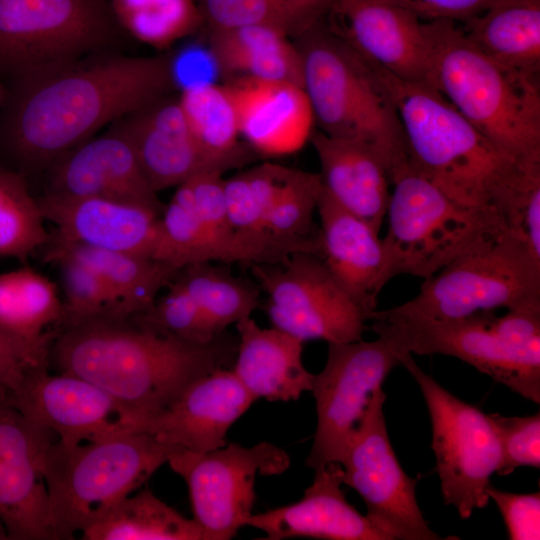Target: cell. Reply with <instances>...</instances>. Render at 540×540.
Instances as JSON below:
<instances>
[{
    "mask_svg": "<svg viewBox=\"0 0 540 540\" xmlns=\"http://www.w3.org/2000/svg\"><path fill=\"white\" fill-rule=\"evenodd\" d=\"M5 140L27 165L58 158L139 108L171 94L169 55L95 53L14 79Z\"/></svg>",
    "mask_w": 540,
    "mask_h": 540,
    "instance_id": "cell-1",
    "label": "cell"
},
{
    "mask_svg": "<svg viewBox=\"0 0 540 540\" xmlns=\"http://www.w3.org/2000/svg\"><path fill=\"white\" fill-rule=\"evenodd\" d=\"M238 338L222 332L189 342L137 319H99L71 326L53 340L49 360L60 373L86 379L142 420L171 404L192 382L233 366Z\"/></svg>",
    "mask_w": 540,
    "mask_h": 540,
    "instance_id": "cell-2",
    "label": "cell"
},
{
    "mask_svg": "<svg viewBox=\"0 0 540 540\" xmlns=\"http://www.w3.org/2000/svg\"><path fill=\"white\" fill-rule=\"evenodd\" d=\"M372 67L396 106L408 166L456 202L504 218L526 166L534 162L505 154L433 87Z\"/></svg>",
    "mask_w": 540,
    "mask_h": 540,
    "instance_id": "cell-3",
    "label": "cell"
},
{
    "mask_svg": "<svg viewBox=\"0 0 540 540\" xmlns=\"http://www.w3.org/2000/svg\"><path fill=\"white\" fill-rule=\"evenodd\" d=\"M424 26L430 86L505 154L522 164L540 161V77L493 61L453 21Z\"/></svg>",
    "mask_w": 540,
    "mask_h": 540,
    "instance_id": "cell-4",
    "label": "cell"
},
{
    "mask_svg": "<svg viewBox=\"0 0 540 540\" xmlns=\"http://www.w3.org/2000/svg\"><path fill=\"white\" fill-rule=\"evenodd\" d=\"M302 86L323 134L364 143L392 172L407 163L396 106L375 69L326 25L325 18L295 38Z\"/></svg>",
    "mask_w": 540,
    "mask_h": 540,
    "instance_id": "cell-5",
    "label": "cell"
},
{
    "mask_svg": "<svg viewBox=\"0 0 540 540\" xmlns=\"http://www.w3.org/2000/svg\"><path fill=\"white\" fill-rule=\"evenodd\" d=\"M371 329L394 353L456 357L524 398L540 403V308L482 311L435 320L370 315Z\"/></svg>",
    "mask_w": 540,
    "mask_h": 540,
    "instance_id": "cell-6",
    "label": "cell"
},
{
    "mask_svg": "<svg viewBox=\"0 0 540 540\" xmlns=\"http://www.w3.org/2000/svg\"><path fill=\"white\" fill-rule=\"evenodd\" d=\"M175 450L145 432L77 445L55 440L44 459L53 539L81 535L167 463Z\"/></svg>",
    "mask_w": 540,
    "mask_h": 540,
    "instance_id": "cell-7",
    "label": "cell"
},
{
    "mask_svg": "<svg viewBox=\"0 0 540 540\" xmlns=\"http://www.w3.org/2000/svg\"><path fill=\"white\" fill-rule=\"evenodd\" d=\"M391 186L383 238L389 279L399 274L426 279L509 231L498 212L456 202L407 163L392 172Z\"/></svg>",
    "mask_w": 540,
    "mask_h": 540,
    "instance_id": "cell-8",
    "label": "cell"
},
{
    "mask_svg": "<svg viewBox=\"0 0 540 540\" xmlns=\"http://www.w3.org/2000/svg\"><path fill=\"white\" fill-rule=\"evenodd\" d=\"M498 308H540V258L509 231L458 257L424 279L414 298L384 311L451 320Z\"/></svg>",
    "mask_w": 540,
    "mask_h": 540,
    "instance_id": "cell-9",
    "label": "cell"
},
{
    "mask_svg": "<svg viewBox=\"0 0 540 540\" xmlns=\"http://www.w3.org/2000/svg\"><path fill=\"white\" fill-rule=\"evenodd\" d=\"M116 24L103 0H0V72L14 80L105 52Z\"/></svg>",
    "mask_w": 540,
    "mask_h": 540,
    "instance_id": "cell-10",
    "label": "cell"
},
{
    "mask_svg": "<svg viewBox=\"0 0 540 540\" xmlns=\"http://www.w3.org/2000/svg\"><path fill=\"white\" fill-rule=\"evenodd\" d=\"M395 354L418 383L428 407L444 503L468 519L475 509L488 504L491 475L502 463V446L493 422L423 372L412 354Z\"/></svg>",
    "mask_w": 540,
    "mask_h": 540,
    "instance_id": "cell-11",
    "label": "cell"
},
{
    "mask_svg": "<svg viewBox=\"0 0 540 540\" xmlns=\"http://www.w3.org/2000/svg\"><path fill=\"white\" fill-rule=\"evenodd\" d=\"M272 327L301 341L362 339L369 315L341 288L322 259L298 251L275 263L251 264Z\"/></svg>",
    "mask_w": 540,
    "mask_h": 540,
    "instance_id": "cell-12",
    "label": "cell"
},
{
    "mask_svg": "<svg viewBox=\"0 0 540 540\" xmlns=\"http://www.w3.org/2000/svg\"><path fill=\"white\" fill-rule=\"evenodd\" d=\"M167 463L187 484L193 519L206 540H229L253 514L256 476L285 472L290 458L263 441L252 447L229 443L208 452L177 449Z\"/></svg>",
    "mask_w": 540,
    "mask_h": 540,
    "instance_id": "cell-13",
    "label": "cell"
},
{
    "mask_svg": "<svg viewBox=\"0 0 540 540\" xmlns=\"http://www.w3.org/2000/svg\"><path fill=\"white\" fill-rule=\"evenodd\" d=\"M399 364L396 354L379 337L328 343L325 366L312 383L317 427L307 466L317 470L329 463H342L373 394Z\"/></svg>",
    "mask_w": 540,
    "mask_h": 540,
    "instance_id": "cell-14",
    "label": "cell"
},
{
    "mask_svg": "<svg viewBox=\"0 0 540 540\" xmlns=\"http://www.w3.org/2000/svg\"><path fill=\"white\" fill-rule=\"evenodd\" d=\"M385 400L380 387L341 463L343 484L361 496L365 516L387 540H439L418 506L417 479L405 473L391 445L383 412Z\"/></svg>",
    "mask_w": 540,
    "mask_h": 540,
    "instance_id": "cell-15",
    "label": "cell"
},
{
    "mask_svg": "<svg viewBox=\"0 0 540 540\" xmlns=\"http://www.w3.org/2000/svg\"><path fill=\"white\" fill-rule=\"evenodd\" d=\"M48 367L35 370L4 399L65 445L136 432L131 415L109 394L81 377Z\"/></svg>",
    "mask_w": 540,
    "mask_h": 540,
    "instance_id": "cell-16",
    "label": "cell"
},
{
    "mask_svg": "<svg viewBox=\"0 0 540 540\" xmlns=\"http://www.w3.org/2000/svg\"><path fill=\"white\" fill-rule=\"evenodd\" d=\"M325 23L370 65L430 86V42L412 12L385 0H334Z\"/></svg>",
    "mask_w": 540,
    "mask_h": 540,
    "instance_id": "cell-17",
    "label": "cell"
},
{
    "mask_svg": "<svg viewBox=\"0 0 540 540\" xmlns=\"http://www.w3.org/2000/svg\"><path fill=\"white\" fill-rule=\"evenodd\" d=\"M55 440L0 398V519L9 539L54 540L44 459Z\"/></svg>",
    "mask_w": 540,
    "mask_h": 540,
    "instance_id": "cell-18",
    "label": "cell"
},
{
    "mask_svg": "<svg viewBox=\"0 0 540 540\" xmlns=\"http://www.w3.org/2000/svg\"><path fill=\"white\" fill-rule=\"evenodd\" d=\"M38 202L45 221L56 227L55 243L155 257L163 211L120 199L50 193Z\"/></svg>",
    "mask_w": 540,
    "mask_h": 540,
    "instance_id": "cell-19",
    "label": "cell"
},
{
    "mask_svg": "<svg viewBox=\"0 0 540 540\" xmlns=\"http://www.w3.org/2000/svg\"><path fill=\"white\" fill-rule=\"evenodd\" d=\"M256 399L232 369L192 382L171 404L140 422L137 432L177 449L208 452L225 446L226 434Z\"/></svg>",
    "mask_w": 540,
    "mask_h": 540,
    "instance_id": "cell-20",
    "label": "cell"
},
{
    "mask_svg": "<svg viewBox=\"0 0 540 540\" xmlns=\"http://www.w3.org/2000/svg\"><path fill=\"white\" fill-rule=\"evenodd\" d=\"M58 158L51 166L48 193L137 202L163 211L149 185L133 145L116 121Z\"/></svg>",
    "mask_w": 540,
    "mask_h": 540,
    "instance_id": "cell-21",
    "label": "cell"
},
{
    "mask_svg": "<svg viewBox=\"0 0 540 540\" xmlns=\"http://www.w3.org/2000/svg\"><path fill=\"white\" fill-rule=\"evenodd\" d=\"M129 137L142 171L156 192L177 187L202 173L231 168L199 146L181 111L178 96L165 95L117 120Z\"/></svg>",
    "mask_w": 540,
    "mask_h": 540,
    "instance_id": "cell-22",
    "label": "cell"
},
{
    "mask_svg": "<svg viewBox=\"0 0 540 540\" xmlns=\"http://www.w3.org/2000/svg\"><path fill=\"white\" fill-rule=\"evenodd\" d=\"M343 467L329 463L317 470L298 502L252 514L245 526L263 531L265 539L310 537L329 540H387L365 515L346 500Z\"/></svg>",
    "mask_w": 540,
    "mask_h": 540,
    "instance_id": "cell-23",
    "label": "cell"
},
{
    "mask_svg": "<svg viewBox=\"0 0 540 540\" xmlns=\"http://www.w3.org/2000/svg\"><path fill=\"white\" fill-rule=\"evenodd\" d=\"M227 86L235 102L240 136L255 153L288 155L310 140L315 121L302 86L246 78L229 80Z\"/></svg>",
    "mask_w": 540,
    "mask_h": 540,
    "instance_id": "cell-24",
    "label": "cell"
},
{
    "mask_svg": "<svg viewBox=\"0 0 540 540\" xmlns=\"http://www.w3.org/2000/svg\"><path fill=\"white\" fill-rule=\"evenodd\" d=\"M321 259L341 288L369 315L390 280L379 232L320 191Z\"/></svg>",
    "mask_w": 540,
    "mask_h": 540,
    "instance_id": "cell-25",
    "label": "cell"
},
{
    "mask_svg": "<svg viewBox=\"0 0 540 540\" xmlns=\"http://www.w3.org/2000/svg\"><path fill=\"white\" fill-rule=\"evenodd\" d=\"M310 141L320 163L321 190L378 232L390 200V171L370 146L314 130Z\"/></svg>",
    "mask_w": 540,
    "mask_h": 540,
    "instance_id": "cell-26",
    "label": "cell"
},
{
    "mask_svg": "<svg viewBox=\"0 0 540 540\" xmlns=\"http://www.w3.org/2000/svg\"><path fill=\"white\" fill-rule=\"evenodd\" d=\"M238 347L232 371L257 400H298L311 391L314 374L302 361L303 341L277 328H262L250 317L236 324Z\"/></svg>",
    "mask_w": 540,
    "mask_h": 540,
    "instance_id": "cell-27",
    "label": "cell"
},
{
    "mask_svg": "<svg viewBox=\"0 0 540 540\" xmlns=\"http://www.w3.org/2000/svg\"><path fill=\"white\" fill-rule=\"evenodd\" d=\"M290 38L273 26L249 25L210 30L208 48L221 74L231 80L285 81L302 86V60Z\"/></svg>",
    "mask_w": 540,
    "mask_h": 540,
    "instance_id": "cell-28",
    "label": "cell"
},
{
    "mask_svg": "<svg viewBox=\"0 0 540 540\" xmlns=\"http://www.w3.org/2000/svg\"><path fill=\"white\" fill-rule=\"evenodd\" d=\"M462 24L469 42L493 61L540 75V0H499Z\"/></svg>",
    "mask_w": 540,
    "mask_h": 540,
    "instance_id": "cell-29",
    "label": "cell"
},
{
    "mask_svg": "<svg viewBox=\"0 0 540 540\" xmlns=\"http://www.w3.org/2000/svg\"><path fill=\"white\" fill-rule=\"evenodd\" d=\"M50 252L75 257L92 267L115 298L121 319L148 311L179 271L151 257L76 244L54 242Z\"/></svg>",
    "mask_w": 540,
    "mask_h": 540,
    "instance_id": "cell-30",
    "label": "cell"
},
{
    "mask_svg": "<svg viewBox=\"0 0 540 540\" xmlns=\"http://www.w3.org/2000/svg\"><path fill=\"white\" fill-rule=\"evenodd\" d=\"M295 169L265 162L224 179V195L230 223L235 232L261 249L270 263L294 252L264 232L271 207L289 182Z\"/></svg>",
    "mask_w": 540,
    "mask_h": 540,
    "instance_id": "cell-31",
    "label": "cell"
},
{
    "mask_svg": "<svg viewBox=\"0 0 540 540\" xmlns=\"http://www.w3.org/2000/svg\"><path fill=\"white\" fill-rule=\"evenodd\" d=\"M178 102L199 146L231 169L246 164L255 153L240 142L238 115L227 86L205 83L182 88Z\"/></svg>",
    "mask_w": 540,
    "mask_h": 540,
    "instance_id": "cell-32",
    "label": "cell"
},
{
    "mask_svg": "<svg viewBox=\"0 0 540 540\" xmlns=\"http://www.w3.org/2000/svg\"><path fill=\"white\" fill-rule=\"evenodd\" d=\"M85 540H206L201 527L149 489L129 495L85 530Z\"/></svg>",
    "mask_w": 540,
    "mask_h": 540,
    "instance_id": "cell-33",
    "label": "cell"
},
{
    "mask_svg": "<svg viewBox=\"0 0 540 540\" xmlns=\"http://www.w3.org/2000/svg\"><path fill=\"white\" fill-rule=\"evenodd\" d=\"M177 280L221 333L250 317L260 305V288L226 269L202 262L178 271Z\"/></svg>",
    "mask_w": 540,
    "mask_h": 540,
    "instance_id": "cell-34",
    "label": "cell"
},
{
    "mask_svg": "<svg viewBox=\"0 0 540 540\" xmlns=\"http://www.w3.org/2000/svg\"><path fill=\"white\" fill-rule=\"evenodd\" d=\"M154 258L177 270L202 262L233 263L229 251L198 219L184 184L177 186L164 206Z\"/></svg>",
    "mask_w": 540,
    "mask_h": 540,
    "instance_id": "cell-35",
    "label": "cell"
},
{
    "mask_svg": "<svg viewBox=\"0 0 540 540\" xmlns=\"http://www.w3.org/2000/svg\"><path fill=\"white\" fill-rule=\"evenodd\" d=\"M112 15L136 40L164 49L203 23L197 0H109Z\"/></svg>",
    "mask_w": 540,
    "mask_h": 540,
    "instance_id": "cell-36",
    "label": "cell"
},
{
    "mask_svg": "<svg viewBox=\"0 0 540 540\" xmlns=\"http://www.w3.org/2000/svg\"><path fill=\"white\" fill-rule=\"evenodd\" d=\"M320 191L318 173L295 169L268 213L264 232L297 251L314 253L321 258L320 233L313 229Z\"/></svg>",
    "mask_w": 540,
    "mask_h": 540,
    "instance_id": "cell-37",
    "label": "cell"
},
{
    "mask_svg": "<svg viewBox=\"0 0 540 540\" xmlns=\"http://www.w3.org/2000/svg\"><path fill=\"white\" fill-rule=\"evenodd\" d=\"M38 200L23 178L0 169V257L26 259L49 239Z\"/></svg>",
    "mask_w": 540,
    "mask_h": 540,
    "instance_id": "cell-38",
    "label": "cell"
},
{
    "mask_svg": "<svg viewBox=\"0 0 540 540\" xmlns=\"http://www.w3.org/2000/svg\"><path fill=\"white\" fill-rule=\"evenodd\" d=\"M49 259L57 263L60 270L63 320L67 326L99 319H121L115 298L92 267L62 253L49 251Z\"/></svg>",
    "mask_w": 540,
    "mask_h": 540,
    "instance_id": "cell-39",
    "label": "cell"
},
{
    "mask_svg": "<svg viewBox=\"0 0 540 540\" xmlns=\"http://www.w3.org/2000/svg\"><path fill=\"white\" fill-rule=\"evenodd\" d=\"M181 184H184L188 191L198 219L229 251L233 263H270L261 249L246 241L233 229L228 216L222 174L202 173Z\"/></svg>",
    "mask_w": 540,
    "mask_h": 540,
    "instance_id": "cell-40",
    "label": "cell"
},
{
    "mask_svg": "<svg viewBox=\"0 0 540 540\" xmlns=\"http://www.w3.org/2000/svg\"><path fill=\"white\" fill-rule=\"evenodd\" d=\"M168 286V291L157 298L148 311L134 319L183 340L200 344L209 343L222 333L215 329L177 280L173 279Z\"/></svg>",
    "mask_w": 540,
    "mask_h": 540,
    "instance_id": "cell-41",
    "label": "cell"
},
{
    "mask_svg": "<svg viewBox=\"0 0 540 540\" xmlns=\"http://www.w3.org/2000/svg\"><path fill=\"white\" fill-rule=\"evenodd\" d=\"M27 336L39 341L50 335L47 328L64 318L63 302L47 277L30 267L14 270Z\"/></svg>",
    "mask_w": 540,
    "mask_h": 540,
    "instance_id": "cell-42",
    "label": "cell"
},
{
    "mask_svg": "<svg viewBox=\"0 0 540 540\" xmlns=\"http://www.w3.org/2000/svg\"><path fill=\"white\" fill-rule=\"evenodd\" d=\"M502 446V463L497 473L511 474L521 466L540 467V414L506 417L489 414Z\"/></svg>",
    "mask_w": 540,
    "mask_h": 540,
    "instance_id": "cell-43",
    "label": "cell"
},
{
    "mask_svg": "<svg viewBox=\"0 0 540 540\" xmlns=\"http://www.w3.org/2000/svg\"><path fill=\"white\" fill-rule=\"evenodd\" d=\"M197 2L203 20L210 30L268 25L292 37L287 19L273 0H197Z\"/></svg>",
    "mask_w": 540,
    "mask_h": 540,
    "instance_id": "cell-44",
    "label": "cell"
},
{
    "mask_svg": "<svg viewBox=\"0 0 540 540\" xmlns=\"http://www.w3.org/2000/svg\"><path fill=\"white\" fill-rule=\"evenodd\" d=\"M504 219L509 231L540 258V162L525 168Z\"/></svg>",
    "mask_w": 540,
    "mask_h": 540,
    "instance_id": "cell-45",
    "label": "cell"
},
{
    "mask_svg": "<svg viewBox=\"0 0 540 540\" xmlns=\"http://www.w3.org/2000/svg\"><path fill=\"white\" fill-rule=\"evenodd\" d=\"M53 335L28 342L0 331V398L15 391L35 370L48 367Z\"/></svg>",
    "mask_w": 540,
    "mask_h": 540,
    "instance_id": "cell-46",
    "label": "cell"
},
{
    "mask_svg": "<svg viewBox=\"0 0 540 540\" xmlns=\"http://www.w3.org/2000/svg\"><path fill=\"white\" fill-rule=\"evenodd\" d=\"M489 499L497 505L510 540L540 539V493L516 494L490 484Z\"/></svg>",
    "mask_w": 540,
    "mask_h": 540,
    "instance_id": "cell-47",
    "label": "cell"
},
{
    "mask_svg": "<svg viewBox=\"0 0 540 540\" xmlns=\"http://www.w3.org/2000/svg\"><path fill=\"white\" fill-rule=\"evenodd\" d=\"M402 7L424 21L449 20L464 23L499 0H385Z\"/></svg>",
    "mask_w": 540,
    "mask_h": 540,
    "instance_id": "cell-48",
    "label": "cell"
},
{
    "mask_svg": "<svg viewBox=\"0 0 540 540\" xmlns=\"http://www.w3.org/2000/svg\"><path fill=\"white\" fill-rule=\"evenodd\" d=\"M273 1L287 19L294 38L322 21L334 2V0Z\"/></svg>",
    "mask_w": 540,
    "mask_h": 540,
    "instance_id": "cell-49",
    "label": "cell"
},
{
    "mask_svg": "<svg viewBox=\"0 0 540 540\" xmlns=\"http://www.w3.org/2000/svg\"><path fill=\"white\" fill-rule=\"evenodd\" d=\"M6 539H9V536L3 522L0 519V540H6Z\"/></svg>",
    "mask_w": 540,
    "mask_h": 540,
    "instance_id": "cell-50",
    "label": "cell"
},
{
    "mask_svg": "<svg viewBox=\"0 0 540 540\" xmlns=\"http://www.w3.org/2000/svg\"><path fill=\"white\" fill-rule=\"evenodd\" d=\"M2 98H3V94H2V89H1V86H0V104H1Z\"/></svg>",
    "mask_w": 540,
    "mask_h": 540,
    "instance_id": "cell-51",
    "label": "cell"
}]
</instances>
